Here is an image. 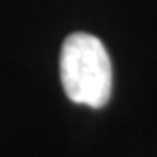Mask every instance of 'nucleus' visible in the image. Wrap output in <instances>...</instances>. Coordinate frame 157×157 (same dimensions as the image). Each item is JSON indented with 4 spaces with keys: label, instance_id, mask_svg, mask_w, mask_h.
I'll return each instance as SVG.
<instances>
[{
    "label": "nucleus",
    "instance_id": "f257e3e1",
    "mask_svg": "<svg viewBox=\"0 0 157 157\" xmlns=\"http://www.w3.org/2000/svg\"><path fill=\"white\" fill-rule=\"evenodd\" d=\"M59 75L73 103L93 108L105 107L112 94V63L105 45L94 35L77 32L61 47Z\"/></svg>",
    "mask_w": 157,
    "mask_h": 157
}]
</instances>
